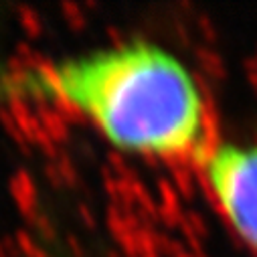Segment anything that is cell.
<instances>
[{"instance_id": "1", "label": "cell", "mask_w": 257, "mask_h": 257, "mask_svg": "<svg viewBox=\"0 0 257 257\" xmlns=\"http://www.w3.org/2000/svg\"><path fill=\"white\" fill-rule=\"evenodd\" d=\"M0 93L73 111L127 154L199 162L211 146L197 77L154 41L132 39L29 63L0 77Z\"/></svg>"}, {"instance_id": "2", "label": "cell", "mask_w": 257, "mask_h": 257, "mask_svg": "<svg viewBox=\"0 0 257 257\" xmlns=\"http://www.w3.org/2000/svg\"><path fill=\"white\" fill-rule=\"evenodd\" d=\"M199 166L225 221L257 253V142L211 144Z\"/></svg>"}]
</instances>
